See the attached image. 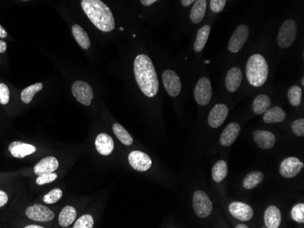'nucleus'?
<instances>
[{
  "instance_id": "7ed1b4c3",
  "label": "nucleus",
  "mask_w": 304,
  "mask_h": 228,
  "mask_svg": "<svg viewBox=\"0 0 304 228\" xmlns=\"http://www.w3.org/2000/svg\"><path fill=\"white\" fill-rule=\"evenodd\" d=\"M246 75L251 86L256 88L263 86L269 75V66L264 57L260 54L252 55L248 60Z\"/></svg>"
},
{
  "instance_id": "f704fd0d",
  "label": "nucleus",
  "mask_w": 304,
  "mask_h": 228,
  "mask_svg": "<svg viewBox=\"0 0 304 228\" xmlns=\"http://www.w3.org/2000/svg\"><path fill=\"white\" fill-rule=\"evenodd\" d=\"M62 196H63L62 190H60L59 188L53 189V190H51L47 195H45L44 198H43V201L46 204L52 205V204L57 203L58 200H60Z\"/></svg>"
},
{
  "instance_id": "cd10ccee",
  "label": "nucleus",
  "mask_w": 304,
  "mask_h": 228,
  "mask_svg": "<svg viewBox=\"0 0 304 228\" xmlns=\"http://www.w3.org/2000/svg\"><path fill=\"white\" fill-rule=\"evenodd\" d=\"M212 179L216 183H220L228 175V165L224 160H220L212 168Z\"/></svg>"
},
{
  "instance_id": "79ce46f5",
  "label": "nucleus",
  "mask_w": 304,
  "mask_h": 228,
  "mask_svg": "<svg viewBox=\"0 0 304 228\" xmlns=\"http://www.w3.org/2000/svg\"><path fill=\"white\" fill-rule=\"evenodd\" d=\"M157 1H159V0H141V4L143 5V6H146V7L154 4Z\"/></svg>"
},
{
  "instance_id": "39448f33",
  "label": "nucleus",
  "mask_w": 304,
  "mask_h": 228,
  "mask_svg": "<svg viewBox=\"0 0 304 228\" xmlns=\"http://www.w3.org/2000/svg\"><path fill=\"white\" fill-rule=\"evenodd\" d=\"M192 205L194 212L199 218H206L212 214L213 208L212 200L208 197L207 194L203 191L198 190L194 193Z\"/></svg>"
},
{
  "instance_id": "f3484780",
  "label": "nucleus",
  "mask_w": 304,
  "mask_h": 228,
  "mask_svg": "<svg viewBox=\"0 0 304 228\" xmlns=\"http://www.w3.org/2000/svg\"><path fill=\"white\" fill-rule=\"evenodd\" d=\"M241 132V127L238 123H230L225 127L220 137V143L222 146H229L237 139Z\"/></svg>"
},
{
  "instance_id": "b1692460",
  "label": "nucleus",
  "mask_w": 304,
  "mask_h": 228,
  "mask_svg": "<svg viewBox=\"0 0 304 228\" xmlns=\"http://www.w3.org/2000/svg\"><path fill=\"white\" fill-rule=\"evenodd\" d=\"M77 217V210L73 206H66L62 209L59 216H58V223L62 227H67L73 224Z\"/></svg>"
},
{
  "instance_id": "c9c22d12",
  "label": "nucleus",
  "mask_w": 304,
  "mask_h": 228,
  "mask_svg": "<svg viewBox=\"0 0 304 228\" xmlns=\"http://www.w3.org/2000/svg\"><path fill=\"white\" fill-rule=\"evenodd\" d=\"M57 175L55 173H48V174H42L40 175L39 177L36 180V183L39 185H43L45 184H49L53 182L55 180L57 179Z\"/></svg>"
},
{
  "instance_id": "a211bd4d",
  "label": "nucleus",
  "mask_w": 304,
  "mask_h": 228,
  "mask_svg": "<svg viewBox=\"0 0 304 228\" xmlns=\"http://www.w3.org/2000/svg\"><path fill=\"white\" fill-rule=\"evenodd\" d=\"M253 138L256 144L261 149H271L274 147L276 142V137L272 132L265 130H257L253 134Z\"/></svg>"
},
{
  "instance_id": "bb28decb",
  "label": "nucleus",
  "mask_w": 304,
  "mask_h": 228,
  "mask_svg": "<svg viewBox=\"0 0 304 228\" xmlns=\"http://www.w3.org/2000/svg\"><path fill=\"white\" fill-rule=\"evenodd\" d=\"M210 33H211V26L209 25H205L198 30L197 37H196L195 43H194V50L196 52L202 51L205 45L207 43Z\"/></svg>"
},
{
  "instance_id": "4be33fe9",
  "label": "nucleus",
  "mask_w": 304,
  "mask_h": 228,
  "mask_svg": "<svg viewBox=\"0 0 304 228\" xmlns=\"http://www.w3.org/2000/svg\"><path fill=\"white\" fill-rule=\"evenodd\" d=\"M207 2L206 0H196L194 2L193 7L190 11V20L194 24H198L201 22L206 13Z\"/></svg>"
},
{
  "instance_id": "c756f323",
  "label": "nucleus",
  "mask_w": 304,
  "mask_h": 228,
  "mask_svg": "<svg viewBox=\"0 0 304 228\" xmlns=\"http://www.w3.org/2000/svg\"><path fill=\"white\" fill-rule=\"evenodd\" d=\"M112 128H113V132H114L115 136H117V138H118L123 145H132V136L129 135V133H128V132L121 125H119V124H114Z\"/></svg>"
},
{
  "instance_id": "49530a36",
  "label": "nucleus",
  "mask_w": 304,
  "mask_h": 228,
  "mask_svg": "<svg viewBox=\"0 0 304 228\" xmlns=\"http://www.w3.org/2000/svg\"><path fill=\"white\" fill-rule=\"evenodd\" d=\"M236 227H237V228H247L248 226H247V225H245V224H238V225H237V226H236Z\"/></svg>"
},
{
  "instance_id": "2eb2a0df",
  "label": "nucleus",
  "mask_w": 304,
  "mask_h": 228,
  "mask_svg": "<svg viewBox=\"0 0 304 228\" xmlns=\"http://www.w3.org/2000/svg\"><path fill=\"white\" fill-rule=\"evenodd\" d=\"M243 81V72L237 66L231 67L226 75L225 86L229 92H236Z\"/></svg>"
},
{
  "instance_id": "f03ea898",
  "label": "nucleus",
  "mask_w": 304,
  "mask_h": 228,
  "mask_svg": "<svg viewBox=\"0 0 304 228\" xmlns=\"http://www.w3.org/2000/svg\"><path fill=\"white\" fill-rule=\"evenodd\" d=\"M81 7L97 29L103 32H111L114 29V17L105 3L100 0H82Z\"/></svg>"
},
{
  "instance_id": "c85d7f7f",
  "label": "nucleus",
  "mask_w": 304,
  "mask_h": 228,
  "mask_svg": "<svg viewBox=\"0 0 304 228\" xmlns=\"http://www.w3.org/2000/svg\"><path fill=\"white\" fill-rule=\"evenodd\" d=\"M272 104L271 98L267 95H260L256 97L253 102V111L256 115H262L265 111L269 109Z\"/></svg>"
},
{
  "instance_id": "f257e3e1",
  "label": "nucleus",
  "mask_w": 304,
  "mask_h": 228,
  "mask_svg": "<svg viewBox=\"0 0 304 228\" xmlns=\"http://www.w3.org/2000/svg\"><path fill=\"white\" fill-rule=\"evenodd\" d=\"M134 74L139 88L146 97H153L159 91V79L154 65L147 55H139L134 61Z\"/></svg>"
},
{
  "instance_id": "ea45409f",
  "label": "nucleus",
  "mask_w": 304,
  "mask_h": 228,
  "mask_svg": "<svg viewBox=\"0 0 304 228\" xmlns=\"http://www.w3.org/2000/svg\"><path fill=\"white\" fill-rule=\"evenodd\" d=\"M8 202H9L8 195L5 193L4 191L0 190V207L4 206Z\"/></svg>"
},
{
  "instance_id": "0eeeda50",
  "label": "nucleus",
  "mask_w": 304,
  "mask_h": 228,
  "mask_svg": "<svg viewBox=\"0 0 304 228\" xmlns=\"http://www.w3.org/2000/svg\"><path fill=\"white\" fill-rule=\"evenodd\" d=\"M72 94L77 99V101L84 105H91L94 94L91 87L84 81H76L72 85Z\"/></svg>"
},
{
  "instance_id": "e433bc0d",
  "label": "nucleus",
  "mask_w": 304,
  "mask_h": 228,
  "mask_svg": "<svg viewBox=\"0 0 304 228\" xmlns=\"http://www.w3.org/2000/svg\"><path fill=\"white\" fill-rule=\"evenodd\" d=\"M291 130L297 136H304V119L296 120L291 126Z\"/></svg>"
},
{
  "instance_id": "dca6fc26",
  "label": "nucleus",
  "mask_w": 304,
  "mask_h": 228,
  "mask_svg": "<svg viewBox=\"0 0 304 228\" xmlns=\"http://www.w3.org/2000/svg\"><path fill=\"white\" fill-rule=\"evenodd\" d=\"M9 151L14 158H24L35 153L37 148L30 144L15 141L9 145Z\"/></svg>"
},
{
  "instance_id": "423d86ee",
  "label": "nucleus",
  "mask_w": 304,
  "mask_h": 228,
  "mask_svg": "<svg viewBox=\"0 0 304 228\" xmlns=\"http://www.w3.org/2000/svg\"><path fill=\"white\" fill-rule=\"evenodd\" d=\"M212 97V84L207 78L198 79L194 89V98L198 105H207Z\"/></svg>"
},
{
  "instance_id": "412c9836",
  "label": "nucleus",
  "mask_w": 304,
  "mask_h": 228,
  "mask_svg": "<svg viewBox=\"0 0 304 228\" xmlns=\"http://www.w3.org/2000/svg\"><path fill=\"white\" fill-rule=\"evenodd\" d=\"M282 222V214L277 206H269L264 214V223L266 227L278 228Z\"/></svg>"
},
{
  "instance_id": "9d476101",
  "label": "nucleus",
  "mask_w": 304,
  "mask_h": 228,
  "mask_svg": "<svg viewBox=\"0 0 304 228\" xmlns=\"http://www.w3.org/2000/svg\"><path fill=\"white\" fill-rule=\"evenodd\" d=\"M303 167V163L298 158H285L280 166V174L285 178H292L299 175Z\"/></svg>"
},
{
  "instance_id": "aec40b11",
  "label": "nucleus",
  "mask_w": 304,
  "mask_h": 228,
  "mask_svg": "<svg viewBox=\"0 0 304 228\" xmlns=\"http://www.w3.org/2000/svg\"><path fill=\"white\" fill-rule=\"evenodd\" d=\"M59 167V163L57 159L54 157H47L40 160L34 167V173L36 175L40 176L42 174H48V173H53L56 171Z\"/></svg>"
},
{
  "instance_id": "393cba45",
  "label": "nucleus",
  "mask_w": 304,
  "mask_h": 228,
  "mask_svg": "<svg viewBox=\"0 0 304 228\" xmlns=\"http://www.w3.org/2000/svg\"><path fill=\"white\" fill-rule=\"evenodd\" d=\"M72 34L74 35L76 41L78 42V44L80 45L81 49L88 50L90 48V40H89L88 34L80 25L76 24L72 26Z\"/></svg>"
},
{
  "instance_id": "72a5a7b5",
  "label": "nucleus",
  "mask_w": 304,
  "mask_h": 228,
  "mask_svg": "<svg viewBox=\"0 0 304 228\" xmlns=\"http://www.w3.org/2000/svg\"><path fill=\"white\" fill-rule=\"evenodd\" d=\"M94 226V219L90 215H83L77 220L73 228H92Z\"/></svg>"
},
{
  "instance_id": "a18cd8bd",
  "label": "nucleus",
  "mask_w": 304,
  "mask_h": 228,
  "mask_svg": "<svg viewBox=\"0 0 304 228\" xmlns=\"http://www.w3.org/2000/svg\"><path fill=\"white\" fill-rule=\"evenodd\" d=\"M26 228H43V226H40V225H37V224H30V225H27L25 226Z\"/></svg>"
},
{
  "instance_id": "4c0bfd02",
  "label": "nucleus",
  "mask_w": 304,
  "mask_h": 228,
  "mask_svg": "<svg viewBox=\"0 0 304 228\" xmlns=\"http://www.w3.org/2000/svg\"><path fill=\"white\" fill-rule=\"evenodd\" d=\"M9 102V88L4 83H0V104L7 105Z\"/></svg>"
},
{
  "instance_id": "ddd939ff",
  "label": "nucleus",
  "mask_w": 304,
  "mask_h": 228,
  "mask_svg": "<svg viewBox=\"0 0 304 228\" xmlns=\"http://www.w3.org/2000/svg\"><path fill=\"white\" fill-rule=\"evenodd\" d=\"M228 114H229V108L225 104H218L214 105L208 117L209 125L213 128L221 127V125L224 123Z\"/></svg>"
},
{
  "instance_id": "20e7f679",
  "label": "nucleus",
  "mask_w": 304,
  "mask_h": 228,
  "mask_svg": "<svg viewBox=\"0 0 304 228\" xmlns=\"http://www.w3.org/2000/svg\"><path fill=\"white\" fill-rule=\"evenodd\" d=\"M297 35V24L293 19H288L282 23L278 33V45L282 49L290 48L293 44Z\"/></svg>"
},
{
  "instance_id": "5701e85b",
  "label": "nucleus",
  "mask_w": 304,
  "mask_h": 228,
  "mask_svg": "<svg viewBox=\"0 0 304 228\" xmlns=\"http://www.w3.org/2000/svg\"><path fill=\"white\" fill-rule=\"evenodd\" d=\"M285 118V111L279 106L269 108L263 113V121L267 124L281 123Z\"/></svg>"
},
{
  "instance_id": "9b49d317",
  "label": "nucleus",
  "mask_w": 304,
  "mask_h": 228,
  "mask_svg": "<svg viewBox=\"0 0 304 228\" xmlns=\"http://www.w3.org/2000/svg\"><path fill=\"white\" fill-rule=\"evenodd\" d=\"M164 88L171 97H177L181 91V81L180 77L174 71L165 70L162 74Z\"/></svg>"
},
{
  "instance_id": "6e6552de",
  "label": "nucleus",
  "mask_w": 304,
  "mask_h": 228,
  "mask_svg": "<svg viewBox=\"0 0 304 228\" xmlns=\"http://www.w3.org/2000/svg\"><path fill=\"white\" fill-rule=\"evenodd\" d=\"M249 36V27L246 25H240L235 29L229 40L228 49L229 52L238 53L243 49Z\"/></svg>"
},
{
  "instance_id": "f8f14e48",
  "label": "nucleus",
  "mask_w": 304,
  "mask_h": 228,
  "mask_svg": "<svg viewBox=\"0 0 304 228\" xmlns=\"http://www.w3.org/2000/svg\"><path fill=\"white\" fill-rule=\"evenodd\" d=\"M128 163L139 172L148 171L152 166V161L147 154L141 151H132L128 155Z\"/></svg>"
},
{
  "instance_id": "a878e982",
  "label": "nucleus",
  "mask_w": 304,
  "mask_h": 228,
  "mask_svg": "<svg viewBox=\"0 0 304 228\" xmlns=\"http://www.w3.org/2000/svg\"><path fill=\"white\" fill-rule=\"evenodd\" d=\"M263 179H264L263 173L260 171L251 172L243 179V187L249 190L255 188L260 183H262Z\"/></svg>"
},
{
  "instance_id": "7c9ffc66",
  "label": "nucleus",
  "mask_w": 304,
  "mask_h": 228,
  "mask_svg": "<svg viewBox=\"0 0 304 228\" xmlns=\"http://www.w3.org/2000/svg\"><path fill=\"white\" fill-rule=\"evenodd\" d=\"M42 88H43V84L37 83L23 89L22 92H21V100L23 103L29 104L36 94L40 92V90H42Z\"/></svg>"
},
{
  "instance_id": "de8ad7c7",
  "label": "nucleus",
  "mask_w": 304,
  "mask_h": 228,
  "mask_svg": "<svg viewBox=\"0 0 304 228\" xmlns=\"http://www.w3.org/2000/svg\"><path fill=\"white\" fill-rule=\"evenodd\" d=\"M22 1H27V0H22Z\"/></svg>"
},
{
  "instance_id": "c03bdc74",
  "label": "nucleus",
  "mask_w": 304,
  "mask_h": 228,
  "mask_svg": "<svg viewBox=\"0 0 304 228\" xmlns=\"http://www.w3.org/2000/svg\"><path fill=\"white\" fill-rule=\"evenodd\" d=\"M7 35H8L7 31L5 30L4 27L0 25V37L5 39V37H7Z\"/></svg>"
},
{
  "instance_id": "2f4dec72",
  "label": "nucleus",
  "mask_w": 304,
  "mask_h": 228,
  "mask_svg": "<svg viewBox=\"0 0 304 228\" xmlns=\"http://www.w3.org/2000/svg\"><path fill=\"white\" fill-rule=\"evenodd\" d=\"M288 99L293 106H298L301 101V88L293 86L288 91Z\"/></svg>"
},
{
  "instance_id": "473e14b6",
  "label": "nucleus",
  "mask_w": 304,
  "mask_h": 228,
  "mask_svg": "<svg viewBox=\"0 0 304 228\" xmlns=\"http://www.w3.org/2000/svg\"><path fill=\"white\" fill-rule=\"evenodd\" d=\"M291 217L297 223H304V204H297L292 207L291 212Z\"/></svg>"
},
{
  "instance_id": "58836bf2",
  "label": "nucleus",
  "mask_w": 304,
  "mask_h": 228,
  "mask_svg": "<svg viewBox=\"0 0 304 228\" xmlns=\"http://www.w3.org/2000/svg\"><path fill=\"white\" fill-rule=\"evenodd\" d=\"M227 0H211V9L214 13H220L226 6Z\"/></svg>"
},
{
  "instance_id": "a19ab883",
  "label": "nucleus",
  "mask_w": 304,
  "mask_h": 228,
  "mask_svg": "<svg viewBox=\"0 0 304 228\" xmlns=\"http://www.w3.org/2000/svg\"><path fill=\"white\" fill-rule=\"evenodd\" d=\"M7 49H8V45H7V43H6L5 41L0 40V54L6 52Z\"/></svg>"
},
{
  "instance_id": "4468645a",
  "label": "nucleus",
  "mask_w": 304,
  "mask_h": 228,
  "mask_svg": "<svg viewBox=\"0 0 304 228\" xmlns=\"http://www.w3.org/2000/svg\"><path fill=\"white\" fill-rule=\"evenodd\" d=\"M229 211L230 215L235 217L236 219L241 221H250L253 217V209L251 206L242 202L231 203L229 206Z\"/></svg>"
},
{
  "instance_id": "6ab92c4d",
  "label": "nucleus",
  "mask_w": 304,
  "mask_h": 228,
  "mask_svg": "<svg viewBox=\"0 0 304 228\" xmlns=\"http://www.w3.org/2000/svg\"><path fill=\"white\" fill-rule=\"evenodd\" d=\"M95 145L97 152L102 156H109L114 150V141L110 135L102 133L97 136L95 140Z\"/></svg>"
},
{
  "instance_id": "37998d69",
  "label": "nucleus",
  "mask_w": 304,
  "mask_h": 228,
  "mask_svg": "<svg viewBox=\"0 0 304 228\" xmlns=\"http://www.w3.org/2000/svg\"><path fill=\"white\" fill-rule=\"evenodd\" d=\"M196 0H181V5L183 6V7H189L190 5L194 3Z\"/></svg>"
},
{
  "instance_id": "1a4fd4ad",
  "label": "nucleus",
  "mask_w": 304,
  "mask_h": 228,
  "mask_svg": "<svg viewBox=\"0 0 304 228\" xmlns=\"http://www.w3.org/2000/svg\"><path fill=\"white\" fill-rule=\"evenodd\" d=\"M26 215L29 219L38 222H49L55 217L54 212L50 210L49 207L39 204L27 207Z\"/></svg>"
}]
</instances>
